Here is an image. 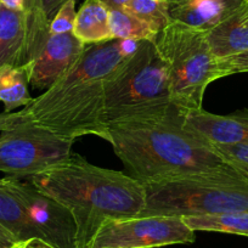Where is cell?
Instances as JSON below:
<instances>
[{"mask_svg": "<svg viewBox=\"0 0 248 248\" xmlns=\"http://www.w3.org/2000/svg\"><path fill=\"white\" fill-rule=\"evenodd\" d=\"M26 16L0 4V67L25 63Z\"/></svg>", "mask_w": 248, "mask_h": 248, "instance_id": "9a60e30c", "label": "cell"}, {"mask_svg": "<svg viewBox=\"0 0 248 248\" xmlns=\"http://www.w3.org/2000/svg\"><path fill=\"white\" fill-rule=\"evenodd\" d=\"M181 114L171 100L168 66L156 42L141 40L137 52L105 85L107 125Z\"/></svg>", "mask_w": 248, "mask_h": 248, "instance_id": "277c9868", "label": "cell"}, {"mask_svg": "<svg viewBox=\"0 0 248 248\" xmlns=\"http://www.w3.org/2000/svg\"><path fill=\"white\" fill-rule=\"evenodd\" d=\"M207 40L212 51L218 59L248 51V10L243 3L207 32Z\"/></svg>", "mask_w": 248, "mask_h": 248, "instance_id": "5bb4252c", "label": "cell"}, {"mask_svg": "<svg viewBox=\"0 0 248 248\" xmlns=\"http://www.w3.org/2000/svg\"><path fill=\"white\" fill-rule=\"evenodd\" d=\"M84 49L73 33L49 34L39 56L31 61V85L38 90L49 89L75 65Z\"/></svg>", "mask_w": 248, "mask_h": 248, "instance_id": "30bf717a", "label": "cell"}, {"mask_svg": "<svg viewBox=\"0 0 248 248\" xmlns=\"http://www.w3.org/2000/svg\"><path fill=\"white\" fill-rule=\"evenodd\" d=\"M243 1H247V0H243Z\"/></svg>", "mask_w": 248, "mask_h": 248, "instance_id": "d6a6232c", "label": "cell"}, {"mask_svg": "<svg viewBox=\"0 0 248 248\" xmlns=\"http://www.w3.org/2000/svg\"><path fill=\"white\" fill-rule=\"evenodd\" d=\"M183 125L209 146L248 145V111L216 114L201 109L183 112Z\"/></svg>", "mask_w": 248, "mask_h": 248, "instance_id": "8fae6325", "label": "cell"}, {"mask_svg": "<svg viewBox=\"0 0 248 248\" xmlns=\"http://www.w3.org/2000/svg\"><path fill=\"white\" fill-rule=\"evenodd\" d=\"M246 3H247V4H248V0H247V1H246Z\"/></svg>", "mask_w": 248, "mask_h": 248, "instance_id": "1f68e13d", "label": "cell"}, {"mask_svg": "<svg viewBox=\"0 0 248 248\" xmlns=\"http://www.w3.org/2000/svg\"><path fill=\"white\" fill-rule=\"evenodd\" d=\"M14 183L43 240L56 248H77V228L70 211L54 197L40 191L30 180L22 181L14 176Z\"/></svg>", "mask_w": 248, "mask_h": 248, "instance_id": "9c48e42d", "label": "cell"}, {"mask_svg": "<svg viewBox=\"0 0 248 248\" xmlns=\"http://www.w3.org/2000/svg\"><path fill=\"white\" fill-rule=\"evenodd\" d=\"M40 191L70 211L77 228V248H90L108 219L139 217L145 208V185L123 171L102 168L78 154L30 176Z\"/></svg>", "mask_w": 248, "mask_h": 248, "instance_id": "7a4b0ae2", "label": "cell"}, {"mask_svg": "<svg viewBox=\"0 0 248 248\" xmlns=\"http://www.w3.org/2000/svg\"><path fill=\"white\" fill-rule=\"evenodd\" d=\"M108 9H122L130 0H101Z\"/></svg>", "mask_w": 248, "mask_h": 248, "instance_id": "4316f807", "label": "cell"}, {"mask_svg": "<svg viewBox=\"0 0 248 248\" xmlns=\"http://www.w3.org/2000/svg\"><path fill=\"white\" fill-rule=\"evenodd\" d=\"M67 0H40V8H42V13L46 21L49 22L52 20L55 14L57 13L60 8L66 3Z\"/></svg>", "mask_w": 248, "mask_h": 248, "instance_id": "cb8c5ba5", "label": "cell"}, {"mask_svg": "<svg viewBox=\"0 0 248 248\" xmlns=\"http://www.w3.org/2000/svg\"><path fill=\"white\" fill-rule=\"evenodd\" d=\"M156 45L168 66L174 105L183 112L203 108L207 87L223 78L207 32L171 21L158 33Z\"/></svg>", "mask_w": 248, "mask_h": 248, "instance_id": "8992f818", "label": "cell"}, {"mask_svg": "<svg viewBox=\"0 0 248 248\" xmlns=\"http://www.w3.org/2000/svg\"><path fill=\"white\" fill-rule=\"evenodd\" d=\"M218 60L223 78L236 75V73L248 72V51Z\"/></svg>", "mask_w": 248, "mask_h": 248, "instance_id": "603a6c76", "label": "cell"}, {"mask_svg": "<svg viewBox=\"0 0 248 248\" xmlns=\"http://www.w3.org/2000/svg\"><path fill=\"white\" fill-rule=\"evenodd\" d=\"M73 34L84 45L113 39L109 30V9L101 0H85L77 11Z\"/></svg>", "mask_w": 248, "mask_h": 248, "instance_id": "2e32d148", "label": "cell"}, {"mask_svg": "<svg viewBox=\"0 0 248 248\" xmlns=\"http://www.w3.org/2000/svg\"><path fill=\"white\" fill-rule=\"evenodd\" d=\"M211 147L228 166L248 179V145H217Z\"/></svg>", "mask_w": 248, "mask_h": 248, "instance_id": "44dd1931", "label": "cell"}, {"mask_svg": "<svg viewBox=\"0 0 248 248\" xmlns=\"http://www.w3.org/2000/svg\"><path fill=\"white\" fill-rule=\"evenodd\" d=\"M0 4L10 10L25 11V0H0Z\"/></svg>", "mask_w": 248, "mask_h": 248, "instance_id": "484cf974", "label": "cell"}, {"mask_svg": "<svg viewBox=\"0 0 248 248\" xmlns=\"http://www.w3.org/2000/svg\"><path fill=\"white\" fill-rule=\"evenodd\" d=\"M76 1L77 0H67L61 8L57 10L49 25V34H63V33H73L76 16Z\"/></svg>", "mask_w": 248, "mask_h": 248, "instance_id": "7402d4cb", "label": "cell"}, {"mask_svg": "<svg viewBox=\"0 0 248 248\" xmlns=\"http://www.w3.org/2000/svg\"><path fill=\"white\" fill-rule=\"evenodd\" d=\"M10 248H56L52 246L51 243L46 242L42 238H30L26 241H20V242H15Z\"/></svg>", "mask_w": 248, "mask_h": 248, "instance_id": "d4e9b609", "label": "cell"}, {"mask_svg": "<svg viewBox=\"0 0 248 248\" xmlns=\"http://www.w3.org/2000/svg\"><path fill=\"white\" fill-rule=\"evenodd\" d=\"M243 3H245V4H246V6H247V10H248V4H247V3H246V1H243Z\"/></svg>", "mask_w": 248, "mask_h": 248, "instance_id": "4dcf8cb0", "label": "cell"}, {"mask_svg": "<svg viewBox=\"0 0 248 248\" xmlns=\"http://www.w3.org/2000/svg\"><path fill=\"white\" fill-rule=\"evenodd\" d=\"M109 30L113 39L156 42L158 32L123 9H109Z\"/></svg>", "mask_w": 248, "mask_h": 248, "instance_id": "d6986e66", "label": "cell"}, {"mask_svg": "<svg viewBox=\"0 0 248 248\" xmlns=\"http://www.w3.org/2000/svg\"><path fill=\"white\" fill-rule=\"evenodd\" d=\"M169 3V5H173V4H176V3H180V1H183V0H167Z\"/></svg>", "mask_w": 248, "mask_h": 248, "instance_id": "f1b7e54d", "label": "cell"}, {"mask_svg": "<svg viewBox=\"0 0 248 248\" xmlns=\"http://www.w3.org/2000/svg\"><path fill=\"white\" fill-rule=\"evenodd\" d=\"M243 0H183L170 5L171 21L208 32L231 15Z\"/></svg>", "mask_w": 248, "mask_h": 248, "instance_id": "7c38bea8", "label": "cell"}, {"mask_svg": "<svg viewBox=\"0 0 248 248\" xmlns=\"http://www.w3.org/2000/svg\"><path fill=\"white\" fill-rule=\"evenodd\" d=\"M14 241L5 233L0 232V248H10L14 245Z\"/></svg>", "mask_w": 248, "mask_h": 248, "instance_id": "83f0119b", "label": "cell"}, {"mask_svg": "<svg viewBox=\"0 0 248 248\" xmlns=\"http://www.w3.org/2000/svg\"><path fill=\"white\" fill-rule=\"evenodd\" d=\"M185 224L192 231L232 233L248 236V212H225V213L203 214L183 217Z\"/></svg>", "mask_w": 248, "mask_h": 248, "instance_id": "ac0fdd59", "label": "cell"}, {"mask_svg": "<svg viewBox=\"0 0 248 248\" xmlns=\"http://www.w3.org/2000/svg\"><path fill=\"white\" fill-rule=\"evenodd\" d=\"M0 232H3V233H5V232H4V231L3 230H0ZM5 235H6V233H5ZM6 236H8V235H6ZM9 237H10V236H9ZM11 238V237H10ZM11 240H13V238H11ZM14 241V240H13ZM14 242H15V241H14Z\"/></svg>", "mask_w": 248, "mask_h": 248, "instance_id": "f546056e", "label": "cell"}, {"mask_svg": "<svg viewBox=\"0 0 248 248\" xmlns=\"http://www.w3.org/2000/svg\"><path fill=\"white\" fill-rule=\"evenodd\" d=\"M0 171L30 178L66 161L76 139L56 134L34 122L0 114Z\"/></svg>", "mask_w": 248, "mask_h": 248, "instance_id": "52a82bcc", "label": "cell"}, {"mask_svg": "<svg viewBox=\"0 0 248 248\" xmlns=\"http://www.w3.org/2000/svg\"><path fill=\"white\" fill-rule=\"evenodd\" d=\"M31 62L26 65H5L0 67V101L5 106V113L17 107H25L33 101L30 95Z\"/></svg>", "mask_w": 248, "mask_h": 248, "instance_id": "e0dca14e", "label": "cell"}, {"mask_svg": "<svg viewBox=\"0 0 248 248\" xmlns=\"http://www.w3.org/2000/svg\"><path fill=\"white\" fill-rule=\"evenodd\" d=\"M140 216H203L248 212V179L228 164L145 184Z\"/></svg>", "mask_w": 248, "mask_h": 248, "instance_id": "5b68a950", "label": "cell"}, {"mask_svg": "<svg viewBox=\"0 0 248 248\" xmlns=\"http://www.w3.org/2000/svg\"><path fill=\"white\" fill-rule=\"evenodd\" d=\"M169 8L167 0H130L122 9L159 33L171 22Z\"/></svg>", "mask_w": 248, "mask_h": 248, "instance_id": "ffe728a7", "label": "cell"}, {"mask_svg": "<svg viewBox=\"0 0 248 248\" xmlns=\"http://www.w3.org/2000/svg\"><path fill=\"white\" fill-rule=\"evenodd\" d=\"M129 57L122 49L121 39L85 45L65 75L21 111L8 113L9 117L34 122L62 137L95 135L108 142L105 85Z\"/></svg>", "mask_w": 248, "mask_h": 248, "instance_id": "6da1fadb", "label": "cell"}, {"mask_svg": "<svg viewBox=\"0 0 248 248\" xmlns=\"http://www.w3.org/2000/svg\"><path fill=\"white\" fill-rule=\"evenodd\" d=\"M109 144L129 175L151 184L226 164L184 128L183 114L108 125Z\"/></svg>", "mask_w": 248, "mask_h": 248, "instance_id": "3957f363", "label": "cell"}, {"mask_svg": "<svg viewBox=\"0 0 248 248\" xmlns=\"http://www.w3.org/2000/svg\"><path fill=\"white\" fill-rule=\"evenodd\" d=\"M0 230L15 242L34 237L43 240L16 191L14 176L0 179Z\"/></svg>", "mask_w": 248, "mask_h": 248, "instance_id": "4fadbf2b", "label": "cell"}, {"mask_svg": "<svg viewBox=\"0 0 248 248\" xmlns=\"http://www.w3.org/2000/svg\"><path fill=\"white\" fill-rule=\"evenodd\" d=\"M196 240L178 216H139L108 219L100 226L90 248H158Z\"/></svg>", "mask_w": 248, "mask_h": 248, "instance_id": "ba28073f", "label": "cell"}]
</instances>
